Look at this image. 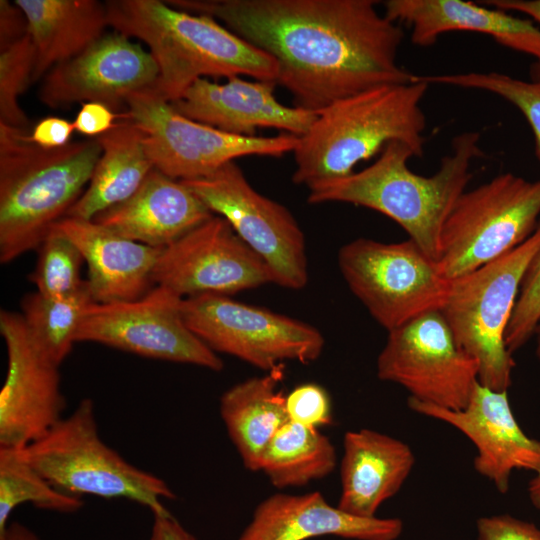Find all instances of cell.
<instances>
[{
    "instance_id": "44dd1931",
    "label": "cell",
    "mask_w": 540,
    "mask_h": 540,
    "mask_svg": "<svg viewBox=\"0 0 540 540\" xmlns=\"http://www.w3.org/2000/svg\"><path fill=\"white\" fill-rule=\"evenodd\" d=\"M213 215L182 181L154 168L130 198L92 220L123 237L163 249Z\"/></svg>"
},
{
    "instance_id": "603a6c76",
    "label": "cell",
    "mask_w": 540,
    "mask_h": 540,
    "mask_svg": "<svg viewBox=\"0 0 540 540\" xmlns=\"http://www.w3.org/2000/svg\"><path fill=\"white\" fill-rule=\"evenodd\" d=\"M383 6L388 19L411 27L414 45L427 47L443 33L471 31L490 35L540 62V29L508 12L462 0H388Z\"/></svg>"
},
{
    "instance_id": "74e56055",
    "label": "cell",
    "mask_w": 540,
    "mask_h": 540,
    "mask_svg": "<svg viewBox=\"0 0 540 540\" xmlns=\"http://www.w3.org/2000/svg\"><path fill=\"white\" fill-rule=\"evenodd\" d=\"M75 131L73 122L55 116L42 118L27 134L29 141L46 148H60L70 143Z\"/></svg>"
},
{
    "instance_id": "cb8c5ba5",
    "label": "cell",
    "mask_w": 540,
    "mask_h": 540,
    "mask_svg": "<svg viewBox=\"0 0 540 540\" xmlns=\"http://www.w3.org/2000/svg\"><path fill=\"white\" fill-rule=\"evenodd\" d=\"M414 464L413 451L400 439L367 428L346 432L337 507L355 516L376 517L378 508L399 492Z\"/></svg>"
},
{
    "instance_id": "277c9868",
    "label": "cell",
    "mask_w": 540,
    "mask_h": 540,
    "mask_svg": "<svg viewBox=\"0 0 540 540\" xmlns=\"http://www.w3.org/2000/svg\"><path fill=\"white\" fill-rule=\"evenodd\" d=\"M28 130L0 123V262L37 250L87 188L102 148L97 138L46 149Z\"/></svg>"
},
{
    "instance_id": "f6af8a7d",
    "label": "cell",
    "mask_w": 540,
    "mask_h": 540,
    "mask_svg": "<svg viewBox=\"0 0 540 540\" xmlns=\"http://www.w3.org/2000/svg\"><path fill=\"white\" fill-rule=\"evenodd\" d=\"M533 70H534L535 76H536L535 79H540V62H537V63L534 65Z\"/></svg>"
},
{
    "instance_id": "83f0119b",
    "label": "cell",
    "mask_w": 540,
    "mask_h": 540,
    "mask_svg": "<svg viewBox=\"0 0 540 540\" xmlns=\"http://www.w3.org/2000/svg\"><path fill=\"white\" fill-rule=\"evenodd\" d=\"M337 464L336 449L319 429L286 422L274 435L260 471L278 489L305 486L330 475Z\"/></svg>"
},
{
    "instance_id": "9a60e30c",
    "label": "cell",
    "mask_w": 540,
    "mask_h": 540,
    "mask_svg": "<svg viewBox=\"0 0 540 540\" xmlns=\"http://www.w3.org/2000/svg\"><path fill=\"white\" fill-rule=\"evenodd\" d=\"M155 286L182 298L230 296L273 283L266 263L222 217L213 215L162 249L153 273Z\"/></svg>"
},
{
    "instance_id": "f546056e",
    "label": "cell",
    "mask_w": 540,
    "mask_h": 540,
    "mask_svg": "<svg viewBox=\"0 0 540 540\" xmlns=\"http://www.w3.org/2000/svg\"><path fill=\"white\" fill-rule=\"evenodd\" d=\"M24 503L54 512L74 513L83 499L54 487L24 456L22 449L0 447V532L13 510Z\"/></svg>"
},
{
    "instance_id": "ab89813d",
    "label": "cell",
    "mask_w": 540,
    "mask_h": 540,
    "mask_svg": "<svg viewBox=\"0 0 540 540\" xmlns=\"http://www.w3.org/2000/svg\"><path fill=\"white\" fill-rule=\"evenodd\" d=\"M149 540H196L169 510L153 514V525Z\"/></svg>"
},
{
    "instance_id": "f1b7e54d",
    "label": "cell",
    "mask_w": 540,
    "mask_h": 540,
    "mask_svg": "<svg viewBox=\"0 0 540 540\" xmlns=\"http://www.w3.org/2000/svg\"><path fill=\"white\" fill-rule=\"evenodd\" d=\"M94 302L86 280L81 289L62 297H48L37 291L26 294L20 314L38 348L61 366L76 343L84 311Z\"/></svg>"
},
{
    "instance_id": "d590c367",
    "label": "cell",
    "mask_w": 540,
    "mask_h": 540,
    "mask_svg": "<svg viewBox=\"0 0 540 540\" xmlns=\"http://www.w3.org/2000/svg\"><path fill=\"white\" fill-rule=\"evenodd\" d=\"M477 540H540V529L507 514L482 517L477 520Z\"/></svg>"
},
{
    "instance_id": "7a4b0ae2",
    "label": "cell",
    "mask_w": 540,
    "mask_h": 540,
    "mask_svg": "<svg viewBox=\"0 0 540 540\" xmlns=\"http://www.w3.org/2000/svg\"><path fill=\"white\" fill-rule=\"evenodd\" d=\"M479 142L477 131L457 135L439 169L426 177L408 167V160L414 157L411 149L391 141L363 170L309 186L308 202H343L384 214L437 261L443 225L472 178L471 162L483 156Z\"/></svg>"
},
{
    "instance_id": "e0dca14e",
    "label": "cell",
    "mask_w": 540,
    "mask_h": 540,
    "mask_svg": "<svg viewBox=\"0 0 540 540\" xmlns=\"http://www.w3.org/2000/svg\"><path fill=\"white\" fill-rule=\"evenodd\" d=\"M158 74L149 51L113 31L47 72L42 78L39 99L53 109L99 102L123 112L127 98L153 88Z\"/></svg>"
},
{
    "instance_id": "ee69618b",
    "label": "cell",
    "mask_w": 540,
    "mask_h": 540,
    "mask_svg": "<svg viewBox=\"0 0 540 540\" xmlns=\"http://www.w3.org/2000/svg\"><path fill=\"white\" fill-rule=\"evenodd\" d=\"M534 336H536V355L538 357V359L540 360V322L536 328V331H535V334Z\"/></svg>"
},
{
    "instance_id": "484cf974",
    "label": "cell",
    "mask_w": 540,
    "mask_h": 540,
    "mask_svg": "<svg viewBox=\"0 0 540 540\" xmlns=\"http://www.w3.org/2000/svg\"><path fill=\"white\" fill-rule=\"evenodd\" d=\"M282 368L239 382L220 398V416L230 440L252 472L260 471L267 446L289 421L286 395L278 389Z\"/></svg>"
},
{
    "instance_id": "d6986e66",
    "label": "cell",
    "mask_w": 540,
    "mask_h": 540,
    "mask_svg": "<svg viewBox=\"0 0 540 540\" xmlns=\"http://www.w3.org/2000/svg\"><path fill=\"white\" fill-rule=\"evenodd\" d=\"M275 86V82L248 81L240 76L225 83L201 78L171 105L189 119L237 136L253 137L259 128L303 136L318 112L281 104L274 95Z\"/></svg>"
},
{
    "instance_id": "8992f818",
    "label": "cell",
    "mask_w": 540,
    "mask_h": 540,
    "mask_svg": "<svg viewBox=\"0 0 540 540\" xmlns=\"http://www.w3.org/2000/svg\"><path fill=\"white\" fill-rule=\"evenodd\" d=\"M22 452L54 487L73 496L127 499L152 514L167 511L163 501L176 497L162 478L131 464L103 441L90 398Z\"/></svg>"
},
{
    "instance_id": "6da1fadb",
    "label": "cell",
    "mask_w": 540,
    "mask_h": 540,
    "mask_svg": "<svg viewBox=\"0 0 540 540\" xmlns=\"http://www.w3.org/2000/svg\"><path fill=\"white\" fill-rule=\"evenodd\" d=\"M169 5L219 20L272 56L276 84L295 107L319 112L363 91L414 80L397 64L401 26L374 0H168Z\"/></svg>"
},
{
    "instance_id": "ba28073f",
    "label": "cell",
    "mask_w": 540,
    "mask_h": 540,
    "mask_svg": "<svg viewBox=\"0 0 540 540\" xmlns=\"http://www.w3.org/2000/svg\"><path fill=\"white\" fill-rule=\"evenodd\" d=\"M540 216V179L513 173L464 191L441 233L437 264L449 279L502 257L526 241Z\"/></svg>"
},
{
    "instance_id": "b9f144b4",
    "label": "cell",
    "mask_w": 540,
    "mask_h": 540,
    "mask_svg": "<svg viewBox=\"0 0 540 540\" xmlns=\"http://www.w3.org/2000/svg\"><path fill=\"white\" fill-rule=\"evenodd\" d=\"M0 540H40V538L23 524L12 522L0 532Z\"/></svg>"
},
{
    "instance_id": "52a82bcc",
    "label": "cell",
    "mask_w": 540,
    "mask_h": 540,
    "mask_svg": "<svg viewBox=\"0 0 540 540\" xmlns=\"http://www.w3.org/2000/svg\"><path fill=\"white\" fill-rule=\"evenodd\" d=\"M540 250V221L521 245L465 275L450 280L441 312L455 341L479 367L480 384L507 391L515 362L505 333L524 274Z\"/></svg>"
},
{
    "instance_id": "836d02e7",
    "label": "cell",
    "mask_w": 540,
    "mask_h": 540,
    "mask_svg": "<svg viewBox=\"0 0 540 540\" xmlns=\"http://www.w3.org/2000/svg\"><path fill=\"white\" fill-rule=\"evenodd\" d=\"M540 322V250L531 260L513 309L505 343L510 353L523 347L535 334Z\"/></svg>"
},
{
    "instance_id": "3957f363",
    "label": "cell",
    "mask_w": 540,
    "mask_h": 540,
    "mask_svg": "<svg viewBox=\"0 0 540 540\" xmlns=\"http://www.w3.org/2000/svg\"><path fill=\"white\" fill-rule=\"evenodd\" d=\"M105 4L114 31L148 46L159 71L153 89L170 103L201 78L244 75L277 81V61L214 18L159 0H110Z\"/></svg>"
},
{
    "instance_id": "f35d334b",
    "label": "cell",
    "mask_w": 540,
    "mask_h": 540,
    "mask_svg": "<svg viewBox=\"0 0 540 540\" xmlns=\"http://www.w3.org/2000/svg\"><path fill=\"white\" fill-rule=\"evenodd\" d=\"M28 34L24 12L15 2L0 1V50L17 42Z\"/></svg>"
},
{
    "instance_id": "9c48e42d",
    "label": "cell",
    "mask_w": 540,
    "mask_h": 540,
    "mask_svg": "<svg viewBox=\"0 0 540 540\" xmlns=\"http://www.w3.org/2000/svg\"><path fill=\"white\" fill-rule=\"evenodd\" d=\"M338 265L349 289L387 331L441 310L450 288L437 261L411 239H355L340 248Z\"/></svg>"
},
{
    "instance_id": "e575fe53",
    "label": "cell",
    "mask_w": 540,
    "mask_h": 540,
    "mask_svg": "<svg viewBox=\"0 0 540 540\" xmlns=\"http://www.w3.org/2000/svg\"><path fill=\"white\" fill-rule=\"evenodd\" d=\"M286 411L291 422L320 429L332 423V405L327 391L317 383H303L286 395Z\"/></svg>"
},
{
    "instance_id": "7bdbcfd3",
    "label": "cell",
    "mask_w": 540,
    "mask_h": 540,
    "mask_svg": "<svg viewBox=\"0 0 540 540\" xmlns=\"http://www.w3.org/2000/svg\"><path fill=\"white\" fill-rule=\"evenodd\" d=\"M528 494L534 507L540 510V472L529 482Z\"/></svg>"
},
{
    "instance_id": "8d00e7d4",
    "label": "cell",
    "mask_w": 540,
    "mask_h": 540,
    "mask_svg": "<svg viewBox=\"0 0 540 540\" xmlns=\"http://www.w3.org/2000/svg\"><path fill=\"white\" fill-rule=\"evenodd\" d=\"M124 112H117L99 102L81 104L73 124L75 130L88 138H97L113 129L119 120L126 119Z\"/></svg>"
},
{
    "instance_id": "60d3db41",
    "label": "cell",
    "mask_w": 540,
    "mask_h": 540,
    "mask_svg": "<svg viewBox=\"0 0 540 540\" xmlns=\"http://www.w3.org/2000/svg\"><path fill=\"white\" fill-rule=\"evenodd\" d=\"M480 4L505 12H522L540 23V0H485L481 1Z\"/></svg>"
},
{
    "instance_id": "30bf717a",
    "label": "cell",
    "mask_w": 540,
    "mask_h": 540,
    "mask_svg": "<svg viewBox=\"0 0 540 540\" xmlns=\"http://www.w3.org/2000/svg\"><path fill=\"white\" fill-rule=\"evenodd\" d=\"M144 134L155 169L176 180L206 177L245 156L281 157L293 152L299 137H245L226 133L177 112L153 88L130 95L123 111Z\"/></svg>"
},
{
    "instance_id": "2e32d148",
    "label": "cell",
    "mask_w": 540,
    "mask_h": 540,
    "mask_svg": "<svg viewBox=\"0 0 540 540\" xmlns=\"http://www.w3.org/2000/svg\"><path fill=\"white\" fill-rule=\"evenodd\" d=\"M0 333L7 352L0 390V447L22 449L65 416L60 366L38 348L20 313L1 310Z\"/></svg>"
},
{
    "instance_id": "d4e9b609",
    "label": "cell",
    "mask_w": 540,
    "mask_h": 540,
    "mask_svg": "<svg viewBox=\"0 0 540 540\" xmlns=\"http://www.w3.org/2000/svg\"><path fill=\"white\" fill-rule=\"evenodd\" d=\"M24 12L35 49L32 83L81 54L109 26L106 4L97 0H15Z\"/></svg>"
},
{
    "instance_id": "7402d4cb",
    "label": "cell",
    "mask_w": 540,
    "mask_h": 540,
    "mask_svg": "<svg viewBox=\"0 0 540 540\" xmlns=\"http://www.w3.org/2000/svg\"><path fill=\"white\" fill-rule=\"evenodd\" d=\"M56 225L81 251L95 303L137 300L154 288L153 273L162 249L123 237L93 220L64 217Z\"/></svg>"
},
{
    "instance_id": "ffe728a7",
    "label": "cell",
    "mask_w": 540,
    "mask_h": 540,
    "mask_svg": "<svg viewBox=\"0 0 540 540\" xmlns=\"http://www.w3.org/2000/svg\"><path fill=\"white\" fill-rule=\"evenodd\" d=\"M399 518L359 517L332 506L318 491L273 494L255 508L237 540H308L336 536L353 540H396Z\"/></svg>"
},
{
    "instance_id": "4316f807",
    "label": "cell",
    "mask_w": 540,
    "mask_h": 540,
    "mask_svg": "<svg viewBox=\"0 0 540 540\" xmlns=\"http://www.w3.org/2000/svg\"><path fill=\"white\" fill-rule=\"evenodd\" d=\"M102 153L84 193L66 217L92 220L104 210L130 198L154 166L141 129L128 119L119 120L97 137Z\"/></svg>"
},
{
    "instance_id": "1f68e13d",
    "label": "cell",
    "mask_w": 540,
    "mask_h": 540,
    "mask_svg": "<svg viewBox=\"0 0 540 540\" xmlns=\"http://www.w3.org/2000/svg\"><path fill=\"white\" fill-rule=\"evenodd\" d=\"M430 84L479 89L499 95L515 105L530 124L535 142V155L540 161V79L520 80L498 72H470L444 75H415Z\"/></svg>"
},
{
    "instance_id": "d6a6232c",
    "label": "cell",
    "mask_w": 540,
    "mask_h": 540,
    "mask_svg": "<svg viewBox=\"0 0 540 540\" xmlns=\"http://www.w3.org/2000/svg\"><path fill=\"white\" fill-rule=\"evenodd\" d=\"M35 60L29 34L0 50V123L28 130L30 120L18 100L32 83Z\"/></svg>"
},
{
    "instance_id": "5b68a950",
    "label": "cell",
    "mask_w": 540,
    "mask_h": 540,
    "mask_svg": "<svg viewBox=\"0 0 540 540\" xmlns=\"http://www.w3.org/2000/svg\"><path fill=\"white\" fill-rule=\"evenodd\" d=\"M428 87L414 76L410 83L375 87L319 111L293 151V183L309 187L348 176L391 141L422 157L426 117L420 103Z\"/></svg>"
},
{
    "instance_id": "ac0fdd59",
    "label": "cell",
    "mask_w": 540,
    "mask_h": 540,
    "mask_svg": "<svg viewBox=\"0 0 540 540\" xmlns=\"http://www.w3.org/2000/svg\"><path fill=\"white\" fill-rule=\"evenodd\" d=\"M418 414L440 420L463 433L476 447L474 468L504 494L515 469L540 472V440L528 437L512 412L507 391L477 382L465 408L451 410L408 398Z\"/></svg>"
},
{
    "instance_id": "4fadbf2b",
    "label": "cell",
    "mask_w": 540,
    "mask_h": 540,
    "mask_svg": "<svg viewBox=\"0 0 540 540\" xmlns=\"http://www.w3.org/2000/svg\"><path fill=\"white\" fill-rule=\"evenodd\" d=\"M477 361L455 341L440 310L423 313L388 331L377 376L404 387L410 398L461 410L478 382Z\"/></svg>"
},
{
    "instance_id": "5bb4252c",
    "label": "cell",
    "mask_w": 540,
    "mask_h": 540,
    "mask_svg": "<svg viewBox=\"0 0 540 540\" xmlns=\"http://www.w3.org/2000/svg\"><path fill=\"white\" fill-rule=\"evenodd\" d=\"M182 299L156 285L137 300L94 302L83 313L75 341L100 343L145 358L221 371L222 359L187 326L181 311Z\"/></svg>"
},
{
    "instance_id": "8fae6325",
    "label": "cell",
    "mask_w": 540,
    "mask_h": 540,
    "mask_svg": "<svg viewBox=\"0 0 540 540\" xmlns=\"http://www.w3.org/2000/svg\"><path fill=\"white\" fill-rule=\"evenodd\" d=\"M189 329L212 351L271 372L285 361H316L325 340L314 326L230 296L200 294L182 299Z\"/></svg>"
},
{
    "instance_id": "7c38bea8",
    "label": "cell",
    "mask_w": 540,
    "mask_h": 540,
    "mask_svg": "<svg viewBox=\"0 0 540 540\" xmlns=\"http://www.w3.org/2000/svg\"><path fill=\"white\" fill-rule=\"evenodd\" d=\"M182 182L266 263L273 283L292 290L306 286L308 260L299 224L285 206L257 192L234 161Z\"/></svg>"
},
{
    "instance_id": "4dcf8cb0",
    "label": "cell",
    "mask_w": 540,
    "mask_h": 540,
    "mask_svg": "<svg viewBox=\"0 0 540 540\" xmlns=\"http://www.w3.org/2000/svg\"><path fill=\"white\" fill-rule=\"evenodd\" d=\"M38 256L28 279L36 291L48 297H62L81 289L83 255L74 242L55 224L37 248Z\"/></svg>"
}]
</instances>
